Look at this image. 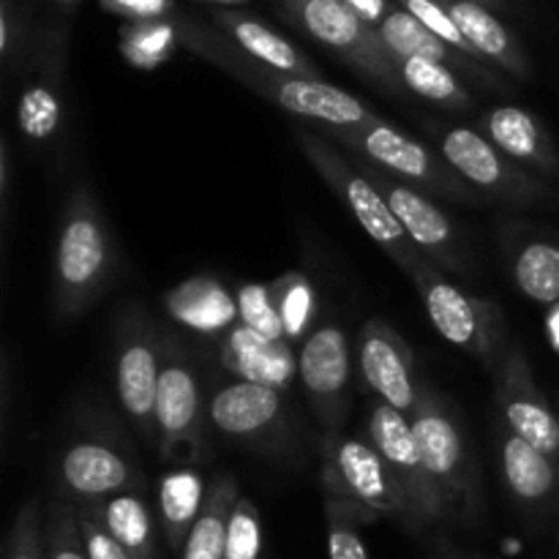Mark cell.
Returning <instances> with one entry per match:
<instances>
[{
    "instance_id": "29",
    "label": "cell",
    "mask_w": 559,
    "mask_h": 559,
    "mask_svg": "<svg viewBox=\"0 0 559 559\" xmlns=\"http://www.w3.org/2000/svg\"><path fill=\"white\" fill-rule=\"evenodd\" d=\"M393 63H396L399 80L407 93H415L418 98L437 104L448 112H473V91L448 66L426 58H393Z\"/></svg>"
},
{
    "instance_id": "42",
    "label": "cell",
    "mask_w": 559,
    "mask_h": 559,
    "mask_svg": "<svg viewBox=\"0 0 559 559\" xmlns=\"http://www.w3.org/2000/svg\"><path fill=\"white\" fill-rule=\"evenodd\" d=\"M11 173H14V164H11V147L9 140H0V240H3V273L9 271V246H11V194H14V186H11Z\"/></svg>"
},
{
    "instance_id": "33",
    "label": "cell",
    "mask_w": 559,
    "mask_h": 559,
    "mask_svg": "<svg viewBox=\"0 0 559 559\" xmlns=\"http://www.w3.org/2000/svg\"><path fill=\"white\" fill-rule=\"evenodd\" d=\"M38 3L36 0H0V69L3 82L20 80L36 47Z\"/></svg>"
},
{
    "instance_id": "19",
    "label": "cell",
    "mask_w": 559,
    "mask_h": 559,
    "mask_svg": "<svg viewBox=\"0 0 559 559\" xmlns=\"http://www.w3.org/2000/svg\"><path fill=\"white\" fill-rule=\"evenodd\" d=\"M358 374L374 399L413 418L424 382L415 369V353L402 333L385 320H366L358 336Z\"/></svg>"
},
{
    "instance_id": "27",
    "label": "cell",
    "mask_w": 559,
    "mask_h": 559,
    "mask_svg": "<svg viewBox=\"0 0 559 559\" xmlns=\"http://www.w3.org/2000/svg\"><path fill=\"white\" fill-rule=\"evenodd\" d=\"M207 500L205 475L197 467H175L158 484V524L169 551H183L191 527Z\"/></svg>"
},
{
    "instance_id": "7",
    "label": "cell",
    "mask_w": 559,
    "mask_h": 559,
    "mask_svg": "<svg viewBox=\"0 0 559 559\" xmlns=\"http://www.w3.org/2000/svg\"><path fill=\"white\" fill-rule=\"evenodd\" d=\"M437 153L459 173V178L484 202L513 207L557 205L559 191L491 145L475 126H440L431 129Z\"/></svg>"
},
{
    "instance_id": "48",
    "label": "cell",
    "mask_w": 559,
    "mask_h": 559,
    "mask_svg": "<svg viewBox=\"0 0 559 559\" xmlns=\"http://www.w3.org/2000/svg\"><path fill=\"white\" fill-rule=\"evenodd\" d=\"M202 3H211L213 9H238V5L249 3V0H202Z\"/></svg>"
},
{
    "instance_id": "32",
    "label": "cell",
    "mask_w": 559,
    "mask_h": 559,
    "mask_svg": "<svg viewBox=\"0 0 559 559\" xmlns=\"http://www.w3.org/2000/svg\"><path fill=\"white\" fill-rule=\"evenodd\" d=\"M120 55L129 66L140 71H153L167 63L178 49H183L180 33V11L162 20L123 22L118 33Z\"/></svg>"
},
{
    "instance_id": "38",
    "label": "cell",
    "mask_w": 559,
    "mask_h": 559,
    "mask_svg": "<svg viewBox=\"0 0 559 559\" xmlns=\"http://www.w3.org/2000/svg\"><path fill=\"white\" fill-rule=\"evenodd\" d=\"M262 544H265V535H262L260 511L249 497L240 495L229 516L224 559H260Z\"/></svg>"
},
{
    "instance_id": "21",
    "label": "cell",
    "mask_w": 559,
    "mask_h": 559,
    "mask_svg": "<svg viewBox=\"0 0 559 559\" xmlns=\"http://www.w3.org/2000/svg\"><path fill=\"white\" fill-rule=\"evenodd\" d=\"M377 31H380L382 44H385L388 52H391L393 58L435 60V63H442L451 71H456L462 80H473L475 85H484L495 93H513V87L508 85L502 71L484 63V60H475L469 58V55L459 52V49L448 47L442 38H437L424 22L415 20V16L409 14V11H404L399 3Z\"/></svg>"
},
{
    "instance_id": "46",
    "label": "cell",
    "mask_w": 559,
    "mask_h": 559,
    "mask_svg": "<svg viewBox=\"0 0 559 559\" xmlns=\"http://www.w3.org/2000/svg\"><path fill=\"white\" fill-rule=\"evenodd\" d=\"M36 3L44 5V9H47V14L66 16V20H69V14L82 3V0H36Z\"/></svg>"
},
{
    "instance_id": "31",
    "label": "cell",
    "mask_w": 559,
    "mask_h": 559,
    "mask_svg": "<svg viewBox=\"0 0 559 559\" xmlns=\"http://www.w3.org/2000/svg\"><path fill=\"white\" fill-rule=\"evenodd\" d=\"M513 284L530 300L544 306L559 304V243L549 238L519 240L511 251Z\"/></svg>"
},
{
    "instance_id": "30",
    "label": "cell",
    "mask_w": 559,
    "mask_h": 559,
    "mask_svg": "<svg viewBox=\"0 0 559 559\" xmlns=\"http://www.w3.org/2000/svg\"><path fill=\"white\" fill-rule=\"evenodd\" d=\"M240 489L233 475H218L207 486V500L200 519L186 538L180 559H224L227 546V527L233 508L238 502Z\"/></svg>"
},
{
    "instance_id": "26",
    "label": "cell",
    "mask_w": 559,
    "mask_h": 559,
    "mask_svg": "<svg viewBox=\"0 0 559 559\" xmlns=\"http://www.w3.org/2000/svg\"><path fill=\"white\" fill-rule=\"evenodd\" d=\"M500 469L513 500L533 511H544L559 491V467L546 453L530 445L511 429L500 435Z\"/></svg>"
},
{
    "instance_id": "34",
    "label": "cell",
    "mask_w": 559,
    "mask_h": 559,
    "mask_svg": "<svg viewBox=\"0 0 559 559\" xmlns=\"http://www.w3.org/2000/svg\"><path fill=\"white\" fill-rule=\"evenodd\" d=\"M273 298H276L278 314H282L284 331L289 344H304L309 338L311 320L317 311V295L309 278L298 271H289L271 282Z\"/></svg>"
},
{
    "instance_id": "49",
    "label": "cell",
    "mask_w": 559,
    "mask_h": 559,
    "mask_svg": "<svg viewBox=\"0 0 559 559\" xmlns=\"http://www.w3.org/2000/svg\"><path fill=\"white\" fill-rule=\"evenodd\" d=\"M475 3H484L495 11H506L508 5H511V0H475Z\"/></svg>"
},
{
    "instance_id": "24",
    "label": "cell",
    "mask_w": 559,
    "mask_h": 559,
    "mask_svg": "<svg viewBox=\"0 0 559 559\" xmlns=\"http://www.w3.org/2000/svg\"><path fill=\"white\" fill-rule=\"evenodd\" d=\"M164 309L178 325L207 338H224L240 325L235 293H229L216 276H191L164 295Z\"/></svg>"
},
{
    "instance_id": "16",
    "label": "cell",
    "mask_w": 559,
    "mask_h": 559,
    "mask_svg": "<svg viewBox=\"0 0 559 559\" xmlns=\"http://www.w3.org/2000/svg\"><path fill=\"white\" fill-rule=\"evenodd\" d=\"M60 500L71 506H96L126 491L145 489V475L134 453L107 437H82L60 451L58 478Z\"/></svg>"
},
{
    "instance_id": "45",
    "label": "cell",
    "mask_w": 559,
    "mask_h": 559,
    "mask_svg": "<svg viewBox=\"0 0 559 559\" xmlns=\"http://www.w3.org/2000/svg\"><path fill=\"white\" fill-rule=\"evenodd\" d=\"M429 559H486V557L469 555V551L456 549V546L448 544V540H437L435 551H431V557H429Z\"/></svg>"
},
{
    "instance_id": "25",
    "label": "cell",
    "mask_w": 559,
    "mask_h": 559,
    "mask_svg": "<svg viewBox=\"0 0 559 559\" xmlns=\"http://www.w3.org/2000/svg\"><path fill=\"white\" fill-rule=\"evenodd\" d=\"M445 5L448 14L453 16L467 41L473 44L475 52L495 66L502 74L513 76V80H530L533 76V60L524 52L519 38L513 36L511 27L497 16L495 9L475 0H440Z\"/></svg>"
},
{
    "instance_id": "6",
    "label": "cell",
    "mask_w": 559,
    "mask_h": 559,
    "mask_svg": "<svg viewBox=\"0 0 559 559\" xmlns=\"http://www.w3.org/2000/svg\"><path fill=\"white\" fill-rule=\"evenodd\" d=\"M207 396L200 371L173 328H164L156 393V453L164 462L194 467L207 459Z\"/></svg>"
},
{
    "instance_id": "18",
    "label": "cell",
    "mask_w": 559,
    "mask_h": 559,
    "mask_svg": "<svg viewBox=\"0 0 559 559\" xmlns=\"http://www.w3.org/2000/svg\"><path fill=\"white\" fill-rule=\"evenodd\" d=\"M495 402L506 429L527 440L559 467V418L533 377L527 355L511 344L495 369Z\"/></svg>"
},
{
    "instance_id": "2",
    "label": "cell",
    "mask_w": 559,
    "mask_h": 559,
    "mask_svg": "<svg viewBox=\"0 0 559 559\" xmlns=\"http://www.w3.org/2000/svg\"><path fill=\"white\" fill-rule=\"evenodd\" d=\"M115 273L112 229L87 178H80L66 200L55 246V320L71 322L85 314L112 287Z\"/></svg>"
},
{
    "instance_id": "4",
    "label": "cell",
    "mask_w": 559,
    "mask_h": 559,
    "mask_svg": "<svg viewBox=\"0 0 559 559\" xmlns=\"http://www.w3.org/2000/svg\"><path fill=\"white\" fill-rule=\"evenodd\" d=\"M328 140H336L338 145L347 147L355 158L393 175L402 183L415 186L418 191L429 197H442V200L467 202L478 205L480 200L462 178L456 169L424 142L413 140L396 126L382 120L377 115L374 120L364 126H347V129H333V126H320Z\"/></svg>"
},
{
    "instance_id": "9",
    "label": "cell",
    "mask_w": 559,
    "mask_h": 559,
    "mask_svg": "<svg viewBox=\"0 0 559 559\" xmlns=\"http://www.w3.org/2000/svg\"><path fill=\"white\" fill-rule=\"evenodd\" d=\"M409 282L424 298L435 331L453 347L480 360L489 374H495L502 355L511 347L506 342V311L500 309V304L495 298L464 293L429 262H424Z\"/></svg>"
},
{
    "instance_id": "12",
    "label": "cell",
    "mask_w": 559,
    "mask_h": 559,
    "mask_svg": "<svg viewBox=\"0 0 559 559\" xmlns=\"http://www.w3.org/2000/svg\"><path fill=\"white\" fill-rule=\"evenodd\" d=\"M164 328L140 300L126 306L115 333V385L120 407L142 440L156 448V393L162 374Z\"/></svg>"
},
{
    "instance_id": "23",
    "label": "cell",
    "mask_w": 559,
    "mask_h": 559,
    "mask_svg": "<svg viewBox=\"0 0 559 559\" xmlns=\"http://www.w3.org/2000/svg\"><path fill=\"white\" fill-rule=\"evenodd\" d=\"M218 364L235 380L260 382V385L278 388V391H287L298 374V355H295L293 344L271 342L246 328L243 322L235 325L233 333L222 342Z\"/></svg>"
},
{
    "instance_id": "41",
    "label": "cell",
    "mask_w": 559,
    "mask_h": 559,
    "mask_svg": "<svg viewBox=\"0 0 559 559\" xmlns=\"http://www.w3.org/2000/svg\"><path fill=\"white\" fill-rule=\"evenodd\" d=\"M104 11L123 16L126 22L162 20V16L178 14L175 0H98Z\"/></svg>"
},
{
    "instance_id": "43",
    "label": "cell",
    "mask_w": 559,
    "mask_h": 559,
    "mask_svg": "<svg viewBox=\"0 0 559 559\" xmlns=\"http://www.w3.org/2000/svg\"><path fill=\"white\" fill-rule=\"evenodd\" d=\"M344 3L371 27H380L385 16L396 9V0H344Z\"/></svg>"
},
{
    "instance_id": "22",
    "label": "cell",
    "mask_w": 559,
    "mask_h": 559,
    "mask_svg": "<svg viewBox=\"0 0 559 559\" xmlns=\"http://www.w3.org/2000/svg\"><path fill=\"white\" fill-rule=\"evenodd\" d=\"M211 22L249 58L260 60L267 69L284 71V74L304 76V80H322V71L314 60L300 52L289 38L273 31L265 20L249 14L243 9H211Z\"/></svg>"
},
{
    "instance_id": "37",
    "label": "cell",
    "mask_w": 559,
    "mask_h": 559,
    "mask_svg": "<svg viewBox=\"0 0 559 559\" xmlns=\"http://www.w3.org/2000/svg\"><path fill=\"white\" fill-rule=\"evenodd\" d=\"M44 549H47V559H87L85 540H82L80 533V519H76V506L60 500V497L49 508Z\"/></svg>"
},
{
    "instance_id": "1",
    "label": "cell",
    "mask_w": 559,
    "mask_h": 559,
    "mask_svg": "<svg viewBox=\"0 0 559 559\" xmlns=\"http://www.w3.org/2000/svg\"><path fill=\"white\" fill-rule=\"evenodd\" d=\"M180 33H183V49H189L191 55H200L202 60L213 63L224 74H229L240 85H246L257 96L276 104L278 109L295 115V118L333 126V129L364 126L377 118V112L366 107V102L331 85V82L304 80V76L267 69L260 60L249 58L243 49L235 47L216 25H205L194 16L180 14Z\"/></svg>"
},
{
    "instance_id": "40",
    "label": "cell",
    "mask_w": 559,
    "mask_h": 559,
    "mask_svg": "<svg viewBox=\"0 0 559 559\" xmlns=\"http://www.w3.org/2000/svg\"><path fill=\"white\" fill-rule=\"evenodd\" d=\"M76 519H80V533L82 540H85L87 559H134L107 533V527L93 516L91 508L76 506Z\"/></svg>"
},
{
    "instance_id": "47",
    "label": "cell",
    "mask_w": 559,
    "mask_h": 559,
    "mask_svg": "<svg viewBox=\"0 0 559 559\" xmlns=\"http://www.w3.org/2000/svg\"><path fill=\"white\" fill-rule=\"evenodd\" d=\"M546 338H549L551 347L559 353V304L546 311Z\"/></svg>"
},
{
    "instance_id": "20",
    "label": "cell",
    "mask_w": 559,
    "mask_h": 559,
    "mask_svg": "<svg viewBox=\"0 0 559 559\" xmlns=\"http://www.w3.org/2000/svg\"><path fill=\"white\" fill-rule=\"evenodd\" d=\"M475 129L500 147L506 156L527 167L538 178L559 183V151L544 120L519 104H500L486 109Z\"/></svg>"
},
{
    "instance_id": "35",
    "label": "cell",
    "mask_w": 559,
    "mask_h": 559,
    "mask_svg": "<svg viewBox=\"0 0 559 559\" xmlns=\"http://www.w3.org/2000/svg\"><path fill=\"white\" fill-rule=\"evenodd\" d=\"M235 300H238L240 322H243L246 328H251V331L260 333V336L271 338V342H289L287 331H284L282 314H278L276 298H273L271 282L238 284Z\"/></svg>"
},
{
    "instance_id": "8",
    "label": "cell",
    "mask_w": 559,
    "mask_h": 559,
    "mask_svg": "<svg viewBox=\"0 0 559 559\" xmlns=\"http://www.w3.org/2000/svg\"><path fill=\"white\" fill-rule=\"evenodd\" d=\"M320 480L325 500L347 502L369 522H377L380 516L402 519L404 527L413 533V511L407 497L382 453L369 440L322 435Z\"/></svg>"
},
{
    "instance_id": "11",
    "label": "cell",
    "mask_w": 559,
    "mask_h": 559,
    "mask_svg": "<svg viewBox=\"0 0 559 559\" xmlns=\"http://www.w3.org/2000/svg\"><path fill=\"white\" fill-rule=\"evenodd\" d=\"M278 9L298 31L331 49L360 76L382 91L404 93L393 55L382 44L380 31L360 20L344 0H278Z\"/></svg>"
},
{
    "instance_id": "39",
    "label": "cell",
    "mask_w": 559,
    "mask_h": 559,
    "mask_svg": "<svg viewBox=\"0 0 559 559\" xmlns=\"http://www.w3.org/2000/svg\"><path fill=\"white\" fill-rule=\"evenodd\" d=\"M5 559H47L38 502L31 500L20 508L5 538Z\"/></svg>"
},
{
    "instance_id": "3",
    "label": "cell",
    "mask_w": 559,
    "mask_h": 559,
    "mask_svg": "<svg viewBox=\"0 0 559 559\" xmlns=\"http://www.w3.org/2000/svg\"><path fill=\"white\" fill-rule=\"evenodd\" d=\"M293 134L298 147L304 151V156L311 162V167H314L317 173H320V178L336 191L338 200L353 211V216L358 218L364 233L385 251L388 260H393V265H399L409 278H413L415 271H418L426 260L420 257V251L415 249L413 240L407 238L402 222H399L396 213L391 211V205H388V200L382 197V191L371 183L369 175H366L358 164L349 162L347 156H342L322 131H311L306 129V123H298L293 129Z\"/></svg>"
},
{
    "instance_id": "28",
    "label": "cell",
    "mask_w": 559,
    "mask_h": 559,
    "mask_svg": "<svg viewBox=\"0 0 559 559\" xmlns=\"http://www.w3.org/2000/svg\"><path fill=\"white\" fill-rule=\"evenodd\" d=\"M91 508L93 516L107 527V533L123 546L134 559H156V535L162 524L153 516L151 502L142 491H126V495L109 497Z\"/></svg>"
},
{
    "instance_id": "13",
    "label": "cell",
    "mask_w": 559,
    "mask_h": 559,
    "mask_svg": "<svg viewBox=\"0 0 559 559\" xmlns=\"http://www.w3.org/2000/svg\"><path fill=\"white\" fill-rule=\"evenodd\" d=\"M211 426L229 442L260 453L284 451L289 445V409L284 391L260 382L229 380L207 393Z\"/></svg>"
},
{
    "instance_id": "10",
    "label": "cell",
    "mask_w": 559,
    "mask_h": 559,
    "mask_svg": "<svg viewBox=\"0 0 559 559\" xmlns=\"http://www.w3.org/2000/svg\"><path fill=\"white\" fill-rule=\"evenodd\" d=\"M66 60H69V20L44 14L36 47L20 76L16 129L36 151L55 145L66 126Z\"/></svg>"
},
{
    "instance_id": "44",
    "label": "cell",
    "mask_w": 559,
    "mask_h": 559,
    "mask_svg": "<svg viewBox=\"0 0 559 559\" xmlns=\"http://www.w3.org/2000/svg\"><path fill=\"white\" fill-rule=\"evenodd\" d=\"M14 366H11V347H3V445L11 437V391H14Z\"/></svg>"
},
{
    "instance_id": "5",
    "label": "cell",
    "mask_w": 559,
    "mask_h": 559,
    "mask_svg": "<svg viewBox=\"0 0 559 559\" xmlns=\"http://www.w3.org/2000/svg\"><path fill=\"white\" fill-rule=\"evenodd\" d=\"M424 464L435 480L448 519L469 522L478 516V467L467 435L453 404L437 388L424 385L420 402L409 418Z\"/></svg>"
},
{
    "instance_id": "17",
    "label": "cell",
    "mask_w": 559,
    "mask_h": 559,
    "mask_svg": "<svg viewBox=\"0 0 559 559\" xmlns=\"http://www.w3.org/2000/svg\"><path fill=\"white\" fill-rule=\"evenodd\" d=\"M298 377L311 413L325 435H342L349 409L353 349L342 325L325 322L309 333L298 353Z\"/></svg>"
},
{
    "instance_id": "15",
    "label": "cell",
    "mask_w": 559,
    "mask_h": 559,
    "mask_svg": "<svg viewBox=\"0 0 559 559\" xmlns=\"http://www.w3.org/2000/svg\"><path fill=\"white\" fill-rule=\"evenodd\" d=\"M355 164H358V167L369 175L371 183L382 191V197L388 200L391 211L396 213L404 233L413 240L415 249L420 251V257H424L429 265H435L437 271L467 276V251H464L462 233H459L456 224L451 222V216H448L429 194L418 191L415 186L402 183V180H396L393 175L382 173V169L371 167V164L360 162V158H355Z\"/></svg>"
},
{
    "instance_id": "14",
    "label": "cell",
    "mask_w": 559,
    "mask_h": 559,
    "mask_svg": "<svg viewBox=\"0 0 559 559\" xmlns=\"http://www.w3.org/2000/svg\"><path fill=\"white\" fill-rule=\"evenodd\" d=\"M366 440L382 453L391 473L396 475L409 502V511H413V533L420 535L435 524L448 522L445 506H442L440 491L426 469L424 453H420L407 415L399 413L382 399H374L369 407V418H366Z\"/></svg>"
},
{
    "instance_id": "36",
    "label": "cell",
    "mask_w": 559,
    "mask_h": 559,
    "mask_svg": "<svg viewBox=\"0 0 559 559\" xmlns=\"http://www.w3.org/2000/svg\"><path fill=\"white\" fill-rule=\"evenodd\" d=\"M328 519V559H369V549L360 535V524L369 519L347 502L325 500Z\"/></svg>"
}]
</instances>
